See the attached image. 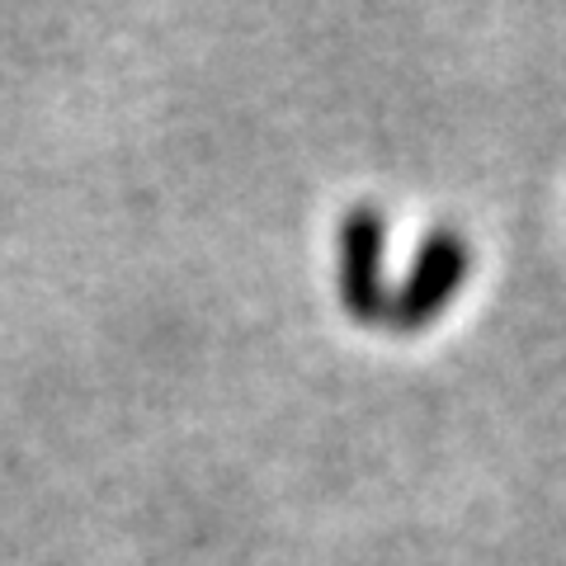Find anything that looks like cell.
Instances as JSON below:
<instances>
[{"label":"cell","mask_w":566,"mask_h":566,"mask_svg":"<svg viewBox=\"0 0 566 566\" xmlns=\"http://www.w3.org/2000/svg\"><path fill=\"white\" fill-rule=\"evenodd\" d=\"M472 270V251L458 232H434L430 241L420 245L416 255V270L406 274V283L397 289V303H392V335H411L424 331L444 312L468 283Z\"/></svg>","instance_id":"obj_1"}]
</instances>
